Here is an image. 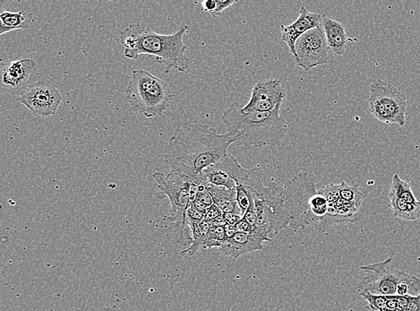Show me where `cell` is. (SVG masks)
Instances as JSON below:
<instances>
[{
	"label": "cell",
	"instance_id": "11",
	"mask_svg": "<svg viewBox=\"0 0 420 311\" xmlns=\"http://www.w3.org/2000/svg\"><path fill=\"white\" fill-rule=\"evenodd\" d=\"M296 63L305 71L329 63V47L322 26L308 31L296 42Z\"/></svg>",
	"mask_w": 420,
	"mask_h": 311
},
{
	"label": "cell",
	"instance_id": "28",
	"mask_svg": "<svg viewBox=\"0 0 420 311\" xmlns=\"http://www.w3.org/2000/svg\"><path fill=\"white\" fill-rule=\"evenodd\" d=\"M222 215H224V212H222L220 208L217 205L214 204L207 211L205 220L211 221L217 219V218L222 217Z\"/></svg>",
	"mask_w": 420,
	"mask_h": 311
},
{
	"label": "cell",
	"instance_id": "26",
	"mask_svg": "<svg viewBox=\"0 0 420 311\" xmlns=\"http://www.w3.org/2000/svg\"><path fill=\"white\" fill-rule=\"evenodd\" d=\"M237 2L236 0H216L217 8H216L214 17H218V15H221V12L226 10L227 8L236 4Z\"/></svg>",
	"mask_w": 420,
	"mask_h": 311
},
{
	"label": "cell",
	"instance_id": "25",
	"mask_svg": "<svg viewBox=\"0 0 420 311\" xmlns=\"http://www.w3.org/2000/svg\"><path fill=\"white\" fill-rule=\"evenodd\" d=\"M360 295L369 303L370 311H385L387 297L382 296V295H373L369 292Z\"/></svg>",
	"mask_w": 420,
	"mask_h": 311
},
{
	"label": "cell",
	"instance_id": "8",
	"mask_svg": "<svg viewBox=\"0 0 420 311\" xmlns=\"http://www.w3.org/2000/svg\"><path fill=\"white\" fill-rule=\"evenodd\" d=\"M360 270L363 272V276L357 285V291L360 294L369 292L382 296L397 295L399 286L413 276L394 269L392 257L380 263L361 267Z\"/></svg>",
	"mask_w": 420,
	"mask_h": 311
},
{
	"label": "cell",
	"instance_id": "29",
	"mask_svg": "<svg viewBox=\"0 0 420 311\" xmlns=\"http://www.w3.org/2000/svg\"><path fill=\"white\" fill-rule=\"evenodd\" d=\"M224 218L227 224L235 226L240 220L242 219V215L234 214V212H228V214H224Z\"/></svg>",
	"mask_w": 420,
	"mask_h": 311
},
{
	"label": "cell",
	"instance_id": "30",
	"mask_svg": "<svg viewBox=\"0 0 420 311\" xmlns=\"http://www.w3.org/2000/svg\"><path fill=\"white\" fill-rule=\"evenodd\" d=\"M403 311H420V294L419 296L410 297L409 303Z\"/></svg>",
	"mask_w": 420,
	"mask_h": 311
},
{
	"label": "cell",
	"instance_id": "18",
	"mask_svg": "<svg viewBox=\"0 0 420 311\" xmlns=\"http://www.w3.org/2000/svg\"><path fill=\"white\" fill-rule=\"evenodd\" d=\"M33 20V14H26L24 12L2 11L0 13V35L15 30L29 29Z\"/></svg>",
	"mask_w": 420,
	"mask_h": 311
},
{
	"label": "cell",
	"instance_id": "21",
	"mask_svg": "<svg viewBox=\"0 0 420 311\" xmlns=\"http://www.w3.org/2000/svg\"><path fill=\"white\" fill-rule=\"evenodd\" d=\"M339 198L351 203L360 208L362 201L369 195L365 189H362L358 185H348L342 180L341 184L336 185Z\"/></svg>",
	"mask_w": 420,
	"mask_h": 311
},
{
	"label": "cell",
	"instance_id": "10",
	"mask_svg": "<svg viewBox=\"0 0 420 311\" xmlns=\"http://www.w3.org/2000/svg\"><path fill=\"white\" fill-rule=\"evenodd\" d=\"M38 70V65L30 58L1 62L0 87L3 92L20 97L39 78Z\"/></svg>",
	"mask_w": 420,
	"mask_h": 311
},
{
	"label": "cell",
	"instance_id": "14",
	"mask_svg": "<svg viewBox=\"0 0 420 311\" xmlns=\"http://www.w3.org/2000/svg\"><path fill=\"white\" fill-rule=\"evenodd\" d=\"M323 15L311 13L305 8L299 10V17L290 26H280L282 40L288 45L290 53L296 57V42L305 33L317 27L322 26Z\"/></svg>",
	"mask_w": 420,
	"mask_h": 311
},
{
	"label": "cell",
	"instance_id": "4",
	"mask_svg": "<svg viewBox=\"0 0 420 311\" xmlns=\"http://www.w3.org/2000/svg\"><path fill=\"white\" fill-rule=\"evenodd\" d=\"M126 94L132 112L146 118L162 117L174 98L165 81L144 69L133 71Z\"/></svg>",
	"mask_w": 420,
	"mask_h": 311
},
{
	"label": "cell",
	"instance_id": "23",
	"mask_svg": "<svg viewBox=\"0 0 420 311\" xmlns=\"http://www.w3.org/2000/svg\"><path fill=\"white\" fill-rule=\"evenodd\" d=\"M225 239H226V233H225L224 227H211L203 249H219Z\"/></svg>",
	"mask_w": 420,
	"mask_h": 311
},
{
	"label": "cell",
	"instance_id": "7",
	"mask_svg": "<svg viewBox=\"0 0 420 311\" xmlns=\"http://www.w3.org/2000/svg\"><path fill=\"white\" fill-rule=\"evenodd\" d=\"M408 101L399 89L384 80H375L370 85L369 112L385 124L406 125Z\"/></svg>",
	"mask_w": 420,
	"mask_h": 311
},
{
	"label": "cell",
	"instance_id": "13",
	"mask_svg": "<svg viewBox=\"0 0 420 311\" xmlns=\"http://www.w3.org/2000/svg\"><path fill=\"white\" fill-rule=\"evenodd\" d=\"M282 82L278 79L259 81L253 87L249 103L242 109V113L273 112L285 98Z\"/></svg>",
	"mask_w": 420,
	"mask_h": 311
},
{
	"label": "cell",
	"instance_id": "31",
	"mask_svg": "<svg viewBox=\"0 0 420 311\" xmlns=\"http://www.w3.org/2000/svg\"><path fill=\"white\" fill-rule=\"evenodd\" d=\"M216 8H217L216 0H207V1L202 3L203 10L206 12V13L211 15L212 17H214Z\"/></svg>",
	"mask_w": 420,
	"mask_h": 311
},
{
	"label": "cell",
	"instance_id": "6",
	"mask_svg": "<svg viewBox=\"0 0 420 311\" xmlns=\"http://www.w3.org/2000/svg\"><path fill=\"white\" fill-rule=\"evenodd\" d=\"M317 181L313 172L302 171L283 187L284 208L292 219L289 227L295 230L318 227L311 212V199L318 192Z\"/></svg>",
	"mask_w": 420,
	"mask_h": 311
},
{
	"label": "cell",
	"instance_id": "32",
	"mask_svg": "<svg viewBox=\"0 0 420 311\" xmlns=\"http://www.w3.org/2000/svg\"><path fill=\"white\" fill-rule=\"evenodd\" d=\"M101 311H119V310L117 309V306H109L104 308V309Z\"/></svg>",
	"mask_w": 420,
	"mask_h": 311
},
{
	"label": "cell",
	"instance_id": "20",
	"mask_svg": "<svg viewBox=\"0 0 420 311\" xmlns=\"http://www.w3.org/2000/svg\"><path fill=\"white\" fill-rule=\"evenodd\" d=\"M389 199L395 218L408 221L420 219V200L416 204H408L395 196H389Z\"/></svg>",
	"mask_w": 420,
	"mask_h": 311
},
{
	"label": "cell",
	"instance_id": "17",
	"mask_svg": "<svg viewBox=\"0 0 420 311\" xmlns=\"http://www.w3.org/2000/svg\"><path fill=\"white\" fill-rule=\"evenodd\" d=\"M206 186L214 199L215 204L220 208L224 214L234 212L243 217L242 212L237 205L236 189L230 190L225 187L210 186V185Z\"/></svg>",
	"mask_w": 420,
	"mask_h": 311
},
{
	"label": "cell",
	"instance_id": "12",
	"mask_svg": "<svg viewBox=\"0 0 420 311\" xmlns=\"http://www.w3.org/2000/svg\"><path fill=\"white\" fill-rule=\"evenodd\" d=\"M250 172L251 170L243 168L231 153H227L215 165L205 169L201 174L200 180L203 184L231 190L245 183Z\"/></svg>",
	"mask_w": 420,
	"mask_h": 311
},
{
	"label": "cell",
	"instance_id": "2",
	"mask_svg": "<svg viewBox=\"0 0 420 311\" xmlns=\"http://www.w3.org/2000/svg\"><path fill=\"white\" fill-rule=\"evenodd\" d=\"M282 104L273 112L242 113V106L235 103L221 117L234 144L245 149L278 146L288 131V122L280 115Z\"/></svg>",
	"mask_w": 420,
	"mask_h": 311
},
{
	"label": "cell",
	"instance_id": "1",
	"mask_svg": "<svg viewBox=\"0 0 420 311\" xmlns=\"http://www.w3.org/2000/svg\"><path fill=\"white\" fill-rule=\"evenodd\" d=\"M231 144L234 140L228 132L219 134L202 123L187 122L169 138L165 161L171 171L202 183L201 174L226 156Z\"/></svg>",
	"mask_w": 420,
	"mask_h": 311
},
{
	"label": "cell",
	"instance_id": "24",
	"mask_svg": "<svg viewBox=\"0 0 420 311\" xmlns=\"http://www.w3.org/2000/svg\"><path fill=\"white\" fill-rule=\"evenodd\" d=\"M386 297H387V301H386L385 311H403L412 296L393 295V296Z\"/></svg>",
	"mask_w": 420,
	"mask_h": 311
},
{
	"label": "cell",
	"instance_id": "9",
	"mask_svg": "<svg viewBox=\"0 0 420 311\" xmlns=\"http://www.w3.org/2000/svg\"><path fill=\"white\" fill-rule=\"evenodd\" d=\"M33 115L49 117L54 115L62 101L60 90L45 76L40 75L36 81L17 98Z\"/></svg>",
	"mask_w": 420,
	"mask_h": 311
},
{
	"label": "cell",
	"instance_id": "15",
	"mask_svg": "<svg viewBox=\"0 0 420 311\" xmlns=\"http://www.w3.org/2000/svg\"><path fill=\"white\" fill-rule=\"evenodd\" d=\"M262 242L252 234L236 233L233 237L225 239L219 251L226 257L237 260L243 255L262 251L264 249Z\"/></svg>",
	"mask_w": 420,
	"mask_h": 311
},
{
	"label": "cell",
	"instance_id": "5",
	"mask_svg": "<svg viewBox=\"0 0 420 311\" xmlns=\"http://www.w3.org/2000/svg\"><path fill=\"white\" fill-rule=\"evenodd\" d=\"M153 178L160 189L157 199L168 198L171 202V214L166 220L172 224L176 242L180 245L192 244L193 238L187 224L186 212L190 205L191 185L194 181L175 171H171L167 176L162 172H154Z\"/></svg>",
	"mask_w": 420,
	"mask_h": 311
},
{
	"label": "cell",
	"instance_id": "16",
	"mask_svg": "<svg viewBox=\"0 0 420 311\" xmlns=\"http://www.w3.org/2000/svg\"><path fill=\"white\" fill-rule=\"evenodd\" d=\"M322 27L330 50L338 56L345 53L348 42L357 41V39L348 38L344 24L326 15H323Z\"/></svg>",
	"mask_w": 420,
	"mask_h": 311
},
{
	"label": "cell",
	"instance_id": "27",
	"mask_svg": "<svg viewBox=\"0 0 420 311\" xmlns=\"http://www.w3.org/2000/svg\"><path fill=\"white\" fill-rule=\"evenodd\" d=\"M237 233L253 234L255 232V226H252L245 219L240 220L239 223L235 226Z\"/></svg>",
	"mask_w": 420,
	"mask_h": 311
},
{
	"label": "cell",
	"instance_id": "22",
	"mask_svg": "<svg viewBox=\"0 0 420 311\" xmlns=\"http://www.w3.org/2000/svg\"><path fill=\"white\" fill-rule=\"evenodd\" d=\"M236 190L237 205H239L244 215L249 210L250 206L255 204L254 195H253L251 191L246 189V187L242 186V185L237 186Z\"/></svg>",
	"mask_w": 420,
	"mask_h": 311
},
{
	"label": "cell",
	"instance_id": "19",
	"mask_svg": "<svg viewBox=\"0 0 420 311\" xmlns=\"http://www.w3.org/2000/svg\"><path fill=\"white\" fill-rule=\"evenodd\" d=\"M188 226H190L191 233H192L193 242L190 248L181 252V255H193L200 249H203L207 236H208L210 229H211L208 221L205 219L199 221V223L188 224Z\"/></svg>",
	"mask_w": 420,
	"mask_h": 311
},
{
	"label": "cell",
	"instance_id": "3",
	"mask_svg": "<svg viewBox=\"0 0 420 311\" xmlns=\"http://www.w3.org/2000/svg\"><path fill=\"white\" fill-rule=\"evenodd\" d=\"M187 29V26H183L174 35H160L140 24H132L120 33L125 57L137 60L141 55H149L165 66L166 74L171 69L184 72L190 63V58L185 55L187 46L183 42Z\"/></svg>",
	"mask_w": 420,
	"mask_h": 311
}]
</instances>
